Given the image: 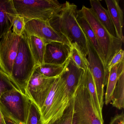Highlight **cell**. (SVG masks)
I'll return each mask as SVG.
<instances>
[{"label":"cell","mask_w":124,"mask_h":124,"mask_svg":"<svg viewBox=\"0 0 124 124\" xmlns=\"http://www.w3.org/2000/svg\"><path fill=\"white\" fill-rule=\"evenodd\" d=\"M77 6L66 2L60 13L50 20L51 27L66 38L71 44H74L83 55L87 54L86 35L77 20Z\"/></svg>","instance_id":"6da1fadb"},{"label":"cell","mask_w":124,"mask_h":124,"mask_svg":"<svg viewBox=\"0 0 124 124\" xmlns=\"http://www.w3.org/2000/svg\"><path fill=\"white\" fill-rule=\"evenodd\" d=\"M87 69L80 78L72 98V124H104L94 109L87 88Z\"/></svg>","instance_id":"7a4b0ae2"},{"label":"cell","mask_w":124,"mask_h":124,"mask_svg":"<svg viewBox=\"0 0 124 124\" xmlns=\"http://www.w3.org/2000/svg\"><path fill=\"white\" fill-rule=\"evenodd\" d=\"M37 66L28 42L27 35L23 32L19 45L10 77L20 92L26 95L27 87Z\"/></svg>","instance_id":"3957f363"},{"label":"cell","mask_w":124,"mask_h":124,"mask_svg":"<svg viewBox=\"0 0 124 124\" xmlns=\"http://www.w3.org/2000/svg\"><path fill=\"white\" fill-rule=\"evenodd\" d=\"M79 11L88 22L95 33L102 51L104 67L106 71L107 66L113 56L122 49L124 42L110 34L91 8L83 6L82 9Z\"/></svg>","instance_id":"277c9868"},{"label":"cell","mask_w":124,"mask_h":124,"mask_svg":"<svg viewBox=\"0 0 124 124\" xmlns=\"http://www.w3.org/2000/svg\"><path fill=\"white\" fill-rule=\"evenodd\" d=\"M18 15L24 17L25 23L34 19L48 22L56 16L64 4L57 0H13Z\"/></svg>","instance_id":"5b68a950"},{"label":"cell","mask_w":124,"mask_h":124,"mask_svg":"<svg viewBox=\"0 0 124 124\" xmlns=\"http://www.w3.org/2000/svg\"><path fill=\"white\" fill-rule=\"evenodd\" d=\"M31 101L16 89L3 93L0 97V111L3 116L18 124H26Z\"/></svg>","instance_id":"8992f818"},{"label":"cell","mask_w":124,"mask_h":124,"mask_svg":"<svg viewBox=\"0 0 124 124\" xmlns=\"http://www.w3.org/2000/svg\"><path fill=\"white\" fill-rule=\"evenodd\" d=\"M62 73L54 81L43 106L40 111L42 124H51L63 114L62 109V101L65 82Z\"/></svg>","instance_id":"52a82bcc"},{"label":"cell","mask_w":124,"mask_h":124,"mask_svg":"<svg viewBox=\"0 0 124 124\" xmlns=\"http://www.w3.org/2000/svg\"><path fill=\"white\" fill-rule=\"evenodd\" d=\"M86 38L88 69L93 78L100 106L103 108L104 104V87L106 86L108 75L103 61L86 35Z\"/></svg>","instance_id":"ba28073f"},{"label":"cell","mask_w":124,"mask_h":124,"mask_svg":"<svg viewBox=\"0 0 124 124\" xmlns=\"http://www.w3.org/2000/svg\"><path fill=\"white\" fill-rule=\"evenodd\" d=\"M56 78L45 77L39 73L35 69L30 78L27 87L26 95L37 106L39 111L43 106L54 81Z\"/></svg>","instance_id":"9c48e42d"},{"label":"cell","mask_w":124,"mask_h":124,"mask_svg":"<svg viewBox=\"0 0 124 124\" xmlns=\"http://www.w3.org/2000/svg\"><path fill=\"white\" fill-rule=\"evenodd\" d=\"M21 39V36L16 35L11 30L0 39V68L10 77Z\"/></svg>","instance_id":"30bf717a"},{"label":"cell","mask_w":124,"mask_h":124,"mask_svg":"<svg viewBox=\"0 0 124 124\" xmlns=\"http://www.w3.org/2000/svg\"><path fill=\"white\" fill-rule=\"evenodd\" d=\"M24 32L28 36L39 38L46 44L51 42H59L71 47L69 42L55 30L48 22L38 19L27 21L25 23Z\"/></svg>","instance_id":"8fae6325"},{"label":"cell","mask_w":124,"mask_h":124,"mask_svg":"<svg viewBox=\"0 0 124 124\" xmlns=\"http://www.w3.org/2000/svg\"><path fill=\"white\" fill-rule=\"evenodd\" d=\"M71 47L59 42H53L46 45L44 63L64 65L70 56Z\"/></svg>","instance_id":"7c38bea8"},{"label":"cell","mask_w":124,"mask_h":124,"mask_svg":"<svg viewBox=\"0 0 124 124\" xmlns=\"http://www.w3.org/2000/svg\"><path fill=\"white\" fill-rule=\"evenodd\" d=\"M17 14L13 0H0V39L11 30L13 18Z\"/></svg>","instance_id":"4fadbf2b"},{"label":"cell","mask_w":124,"mask_h":124,"mask_svg":"<svg viewBox=\"0 0 124 124\" xmlns=\"http://www.w3.org/2000/svg\"><path fill=\"white\" fill-rule=\"evenodd\" d=\"M105 2L114 27L116 37L124 42L123 32V13L120 6L119 1L117 0H105Z\"/></svg>","instance_id":"5bb4252c"},{"label":"cell","mask_w":124,"mask_h":124,"mask_svg":"<svg viewBox=\"0 0 124 124\" xmlns=\"http://www.w3.org/2000/svg\"><path fill=\"white\" fill-rule=\"evenodd\" d=\"M91 9L98 19L112 36L116 37L115 31L108 10L104 8L99 0H90Z\"/></svg>","instance_id":"9a60e30c"},{"label":"cell","mask_w":124,"mask_h":124,"mask_svg":"<svg viewBox=\"0 0 124 124\" xmlns=\"http://www.w3.org/2000/svg\"><path fill=\"white\" fill-rule=\"evenodd\" d=\"M124 71V61L114 66L109 71L106 83L104 103L108 105L111 103L114 89L119 76Z\"/></svg>","instance_id":"2e32d148"},{"label":"cell","mask_w":124,"mask_h":124,"mask_svg":"<svg viewBox=\"0 0 124 124\" xmlns=\"http://www.w3.org/2000/svg\"><path fill=\"white\" fill-rule=\"evenodd\" d=\"M26 35L30 50L36 65L39 66L43 64L47 44L37 37Z\"/></svg>","instance_id":"e0dca14e"},{"label":"cell","mask_w":124,"mask_h":124,"mask_svg":"<svg viewBox=\"0 0 124 124\" xmlns=\"http://www.w3.org/2000/svg\"><path fill=\"white\" fill-rule=\"evenodd\" d=\"M77 20L79 25L88 38L104 63L102 51L99 47L95 33L88 22L82 15L79 10H77Z\"/></svg>","instance_id":"ac0fdd59"},{"label":"cell","mask_w":124,"mask_h":124,"mask_svg":"<svg viewBox=\"0 0 124 124\" xmlns=\"http://www.w3.org/2000/svg\"><path fill=\"white\" fill-rule=\"evenodd\" d=\"M112 105L119 109H122L124 107V71L120 74L112 97Z\"/></svg>","instance_id":"d6986e66"},{"label":"cell","mask_w":124,"mask_h":124,"mask_svg":"<svg viewBox=\"0 0 124 124\" xmlns=\"http://www.w3.org/2000/svg\"><path fill=\"white\" fill-rule=\"evenodd\" d=\"M87 86L90 93L94 109L101 121L104 122L102 109L100 106L96 92L95 85L91 72L88 68L87 75Z\"/></svg>","instance_id":"ffe728a7"},{"label":"cell","mask_w":124,"mask_h":124,"mask_svg":"<svg viewBox=\"0 0 124 124\" xmlns=\"http://www.w3.org/2000/svg\"><path fill=\"white\" fill-rule=\"evenodd\" d=\"M66 63L62 65L44 63L42 65L37 66L36 70L40 74L47 77H57L63 71Z\"/></svg>","instance_id":"44dd1931"},{"label":"cell","mask_w":124,"mask_h":124,"mask_svg":"<svg viewBox=\"0 0 124 124\" xmlns=\"http://www.w3.org/2000/svg\"><path fill=\"white\" fill-rule=\"evenodd\" d=\"M70 58L80 69L85 71L88 68V63L87 57L83 55L74 44H71Z\"/></svg>","instance_id":"7402d4cb"},{"label":"cell","mask_w":124,"mask_h":124,"mask_svg":"<svg viewBox=\"0 0 124 124\" xmlns=\"http://www.w3.org/2000/svg\"><path fill=\"white\" fill-rule=\"evenodd\" d=\"M14 89L19 91L10 77L0 68V97L5 92Z\"/></svg>","instance_id":"603a6c76"},{"label":"cell","mask_w":124,"mask_h":124,"mask_svg":"<svg viewBox=\"0 0 124 124\" xmlns=\"http://www.w3.org/2000/svg\"><path fill=\"white\" fill-rule=\"evenodd\" d=\"M26 124H42L39 110L35 104L31 101Z\"/></svg>","instance_id":"cb8c5ba5"},{"label":"cell","mask_w":124,"mask_h":124,"mask_svg":"<svg viewBox=\"0 0 124 124\" xmlns=\"http://www.w3.org/2000/svg\"><path fill=\"white\" fill-rule=\"evenodd\" d=\"M13 32L16 35L21 36L25 28V21L23 16L16 14L12 20Z\"/></svg>","instance_id":"d4e9b609"},{"label":"cell","mask_w":124,"mask_h":124,"mask_svg":"<svg viewBox=\"0 0 124 124\" xmlns=\"http://www.w3.org/2000/svg\"><path fill=\"white\" fill-rule=\"evenodd\" d=\"M73 114V106L71 99L70 105L62 116L51 124H72Z\"/></svg>","instance_id":"484cf974"},{"label":"cell","mask_w":124,"mask_h":124,"mask_svg":"<svg viewBox=\"0 0 124 124\" xmlns=\"http://www.w3.org/2000/svg\"><path fill=\"white\" fill-rule=\"evenodd\" d=\"M124 61V51L122 49H120L112 57L106 69L108 75L109 71L114 66L119 63Z\"/></svg>","instance_id":"4316f807"},{"label":"cell","mask_w":124,"mask_h":124,"mask_svg":"<svg viewBox=\"0 0 124 124\" xmlns=\"http://www.w3.org/2000/svg\"><path fill=\"white\" fill-rule=\"evenodd\" d=\"M109 124H124V114L123 112L115 115L111 119Z\"/></svg>","instance_id":"83f0119b"},{"label":"cell","mask_w":124,"mask_h":124,"mask_svg":"<svg viewBox=\"0 0 124 124\" xmlns=\"http://www.w3.org/2000/svg\"><path fill=\"white\" fill-rule=\"evenodd\" d=\"M3 117L6 124H18L9 118L4 116H3Z\"/></svg>","instance_id":"f1b7e54d"},{"label":"cell","mask_w":124,"mask_h":124,"mask_svg":"<svg viewBox=\"0 0 124 124\" xmlns=\"http://www.w3.org/2000/svg\"><path fill=\"white\" fill-rule=\"evenodd\" d=\"M0 124H6L2 114L0 111Z\"/></svg>","instance_id":"f546056e"}]
</instances>
